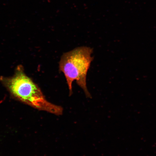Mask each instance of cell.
<instances>
[{"mask_svg":"<svg viewBox=\"0 0 156 156\" xmlns=\"http://www.w3.org/2000/svg\"><path fill=\"white\" fill-rule=\"evenodd\" d=\"M1 80L11 95L21 102L56 115L63 114V108L47 100L40 88L26 75L20 66L12 76L2 77Z\"/></svg>","mask_w":156,"mask_h":156,"instance_id":"obj_1","label":"cell"},{"mask_svg":"<svg viewBox=\"0 0 156 156\" xmlns=\"http://www.w3.org/2000/svg\"><path fill=\"white\" fill-rule=\"evenodd\" d=\"M92 53V48L83 46L66 52L61 56L59 63V70L65 76L70 96L73 94V84L76 81L83 90L86 96L91 98L87 88V77L93 59L91 56Z\"/></svg>","mask_w":156,"mask_h":156,"instance_id":"obj_2","label":"cell"}]
</instances>
